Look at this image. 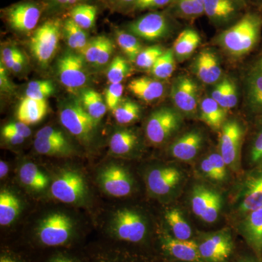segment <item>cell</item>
I'll return each instance as SVG.
<instances>
[{"instance_id": "cell-41", "label": "cell", "mask_w": 262, "mask_h": 262, "mask_svg": "<svg viewBox=\"0 0 262 262\" xmlns=\"http://www.w3.org/2000/svg\"><path fill=\"white\" fill-rule=\"evenodd\" d=\"M129 61L124 57L117 56L108 67L106 77L110 84L121 83L122 80L130 74Z\"/></svg>"}, {"instance_id": "cell-21", "label": "cell", "mask_w": 262, "mask_h": 262, "mask_svg": "<svg viewBox=\"0 0 262 262\" xmlns=\"http://www.w3.org/2000/svg\"><path fill=\"white\" fill-rule=\"evenodd\" d=\"M163 247L174 258L188 262H206L201 255L199 245L190 239H179L170 236H165Z\"/></svg>"}, {"instance_id": "cell-56", "label": "cell", "mask_w": 262, "mask_h": 262, "mask_svg": "<svg viewBox=\"0 0 262 262\" xmlns=\"http://www.w3.org/2000/svg\"><path fill=\"white\" fill-rule=\"evenodd\" d=\"M2 135L4 138L5 140L8 141L10 144L13 145H18V144H22L25 140V138L23 136L18 135L10 131L2 130Z\"/></svg>"}, {"instance_id": "cell-17", "label": "cell", "mask_w": 262, "mask_h": 262, "mask_svg": "<svg viewBox=\"0 0 262 262\" xmlns=\"http://www.w3.org/2000/svg\"><path fill=\"white\" fill-rule=\"evenodd\" d=\"M182 181V173L174 167H160L149 171L146 184L155 195L165 196L173 192Z\"/></svg>"}, {"instance_id": "cell-61", "label": "cell", "mask_w": 262, "mask_h": 262, "mask_svg": "<svg viewBox=\"0 0 262 262\" xmlns=\"http://www.w3.org/2000/svg\"><path fill=\"white\" fill-rule=\"evenodd\" d=\"M238 262H262V259L259 257H252V256H249V257H246L242 258L239 260Z\"/></svg>"}, {"instance_id": "cell-13", "label": "cell", "mask_w": 262, "mask_h": 262, "mask_svg": "<svg viewBox=\"0 0 262 262\" xmlns=\"http://www.w3.org/2000/svg\"><path fill=\"white\" fill-rule=\"evenodd\" d=\"M42 14L40 5L36 2L24 1L4 10V17L8 25L16 32H32L37 27Z\"/></svg>"}, {"instance_id": "cell-47", "label": "cell", "mask_w": 262, "mask_h": 262, "mask_svg": "<svg viewBox=\"0 0 262 262\" xmlns=\"http://www.w3.org/2000/svg\"><path fill=\"white\" fill-rule=\"evenodd\" d=\"M23 55L21 51L15 47L5 48L2 51L1 63L4 64L7 70H11L17 60Z\"/></svg>"}, {"instance_id": "cell-33", "label": "cell", "mask_w": 262, "mask_h": 262, "mask_svg": "<svg viewBox=\"0 0 262 262\" xmlns=\"http://www.w3.org/2000/svg\"><path fill=\"white\" fill-rule=\"evenodd\" d=\"M62 32L69 47L76 51H82L89 41L85 30L79 27L70 17L63 22Z\"/></svg>"}, {"instance_id": "cell-53", "label": "cell", "mask_w": 262, "mask_h": 262, "mask_svg": "<svg viewBox=\"0 0 262 262\" xmlns=\"http://www.w3.org/2000/svg\"><path fill=\"white\" fill-rule=\"evenodd\" d=\"M3 130L14 133L18 135L23 136L25 139L28 138L32 134V131L29 128V125L21 122L8 124L3 127Z\"/></svg>"}, {"instance_id": "cell-26", "label": "cell", "mask_w": 262, "mask_h": 262, "mask_svg": "<svg viewBox=\"0 0 262 262\" xmlns=\"http://www.w3.org/2000/svg\"><path fill=\"white\" fill-rule=\"evenodd\" d=\"M48 104L46 100L24 98L19 104L17 117L19 122L27 125L37 123L42 120L47 114Z\"/></svg>"}, {"instance_id": "cell-29", "label": "cell", "mask_w": 262, "mask_h": 262, "mask_svg": "<svg viewBox=\"0 0 262 262\" xmlns=\"http://www.w3.org/2000/svg\"><path fill=\"white\" fill-rule=\"evenodd\" d=\"M79 101L86 113L96 122L104 116L107 110V106L101 95L93 89L82 90Z\"/></svg>"}, {"instance_id": "cell-46", "label": "cell", "mask_w": 262, "mask_h": 262, "mask_svg": "<svg viewBox=\"0 0 262 262\" xmlns=\"http://www.w3.org/2000/svg\"><path fill=\"white\" fill-rule=\"evenodd\" d=\"M123 85L121 83H112L105 92V102L108 110L114 111L121 103Z\"/></svg>"}, {"instance_id": "cell-54", "label": "cell", "mask_w": 262, "mask_h": 262, "mask_svg": "<svg viewBox=\"0 0 262 262\" xmlns=\"http://www.w3.org/2000/svg\"><path fill=\"white\" fill-rule=\"evenodd\" d=\"M200 169L205 177L207 178L211 179V180L215 181V182H220V178L215 172L211 162L208 159V157L203 159L200 164Z\"/></svg>"}, {"instance_id": "cell-4", "label": "cell", "mask_w": 262, "mask_h": 262, "mask_svg": "<svg viewBox=\"0 0 262 262\" xmlns=\"http://www.w3.org/2000/svg\"><path fill=\"white\" fill-rule=\"evenodd\" d=\"M59 118L70 134L82 141L92 137L97 123L86 113L79 100L65 103L60 110Z\"/></svg>"}, {"instance_id": "cell-50", "label": "cell", "mask_w": 262, "mask_h": 262, "mask_svg": "<svg viewBox=\"0 0 262 262\" xmlns=\"http://www.w3.org/2000/svg\"><path fill=\"white\" fill-rule=\"evenodd\" d=\"M174 0H137L134 5L136 10H153L172 4Z\"/></svg>"}, {"instance_id": "cell-14", "label": "cell", "mask_w": 262, "mask_h": 262, "mask_svg": "<svg viewBox=\"0 0 262 262\" xmlns=\"http://www.w3.org/2000/svg\"><path fill=\"white\" fill-rule=\"evenodd\" d=\"M98 182L105 192L122 198L129 195L134 187V181L128 171L120 165H108L101 170Z\"/></svg>"}, {"instance_id": "cell-43", "label": "cell", "mask_w": 262, "mask_h": 262, "mask_svg": "<svg viewBox=\"0 0 262 262\" xmlns=\"http://www.w3.org/2000/svg\"><path fill=\"white\" fill-rule=\"evenodd\" d=\"M164 52L163 48L159 46H151L143 49L136 58V65L143 70H150Z\"/></svg>"}, {"instance_id": "cell-39", "label": "cell", "mask_w": 262, "mask_h": 262, "mask_svg": "<svg viewBox=\"0 0 262 262\" xmlns=\"http://www.w3.org/2000/svg\"><path fill=\"white\" fill-rule=\"evenodd\" d=\"M248 158L252 168H262V116L250 143Z\"/></svg>"}, {"instance_id": "cell-58", "label": "cell", "mask_w": 262, "mask_h": 262, "mask_svg": "<svg viewBox=\"0 0 262 262\" xmlns=\"http://www.w3.org/2000/svg\"><path fill=\"white\" fill-rule=\"evenodd\" d=\"M24 63H25V57L24 56V55H22V56L17 60L10 70H11L12 72H15V73H18V72H20V71L23 70Z\"/></svg>"}, {"instance_id": "cell-25", "label": "cell", "mask_w": 262, "mask_h": 262, "mask_svg": "<svg viewBox=\"0 0 262 262\" xmlns=\"http://www.w3.org/2000/svg\"><path fill=\"white\" fill-rule=\"evenodd\" d=\"M200 118L213 130H221L227 119V110L220 106L211 96L205 97L200 102Z\"/></svg>"}, {"instance_id": "cell-52", "label": "cell", "mask_w": 262, "mask_h": 262, "mask_svg": "<svg viewBox=\"0 0 262 262\" xmlns=\"http://www.w3.org/2000/svg\"><path fill=\"white\" fill-rule=\"evenodd\" d=\"M114 48L115 47H114L113 42H112L111 39L107 38L99 56H98L97 61L95 63V66L97 67H101L106 65L110 61L112 55H113Z\"/></svg>"}, {"instance_id": "cell-9", "label": "cell", "mask_w": 262, "mask_h": 262, "mask_svg": "<svg viewBox=\"0 0 262 262\" xmlns=\"http://www.w3.org/2000/svg\"><path fill=\"white\" fill-rule=\"evenodd\" d=\"M52 195L63 203H77L87 194V186L82 176L75 170L62 172L52 183Z\"/></svg>"}, {"instance_id": "cell-60", "label": "cell", "mask_w": 262, "mask_h": 262, "mask_svg": "<svg viewBox=\"0 0 262 262\" xmlns=\"http://www.w3.org/2000/svg\"><path fill=\"white\" fill-rule=\"evenodd\" d=\"M51 262H75L72 258L65 256H59L53 258Z\"/></svg>"}, {"instance_id": "cell-40", "label": "cell", "mask_w": 262, "mask_h": 262, "mask_svg": "<svg viewBox=\"0 0 262 262\" xmlns=\"http://www.w3.org/2000/svg\"><path fill=\"white\" fill-rule=\"evenodd\" d=\"M34 146L37 152L41 155H67L71 151V146L69 142H59L35 138Z\"/></svg>"}, {"instance_id": "cell-36", "label": "cell", "mask_w": 262, "mask_h": 262, "mask_svg": "<svg viewBox=\"0 0 262 262\" xmlns=\"http://www.w3.org/2000/svg\"><path fill=\"white\" fill-rule=\"evenodd\" d=\"M176 59L173 49L165 51L150 70L151 75L157 80H167L173 75L176 70Z\"/></svg>"}, {"instance_id": "cell-30", "label": "cell", "mask_w": 262, "mask_h": 262, "mask_svg": "<svg viewBox=\"0 0 262 262\" xmlns=\"http://www.w3.org/2000/svg\"><path fill=\"white\" fill-rule=\"evenodd\" d=\"M139 142L137 134L129 129H122L114 133L110 141V147L113 154L124 155L134 149Z\"/></svg>"}, {"instance_id": "cell-18", "label": "cell", "mask_w": 262, "mask_h": 262, "mask_svg": "<svg viewBox=\"0 0 262 262\" xmlns=\"http://www.w3.org/2000/svg\"><path fill=\"white\" fill-rule=\"evenodd\" d=\"M235 0H205L204 13L218 27L232 23L244 9Z\"/></svg>"}, {"instance_id": "cell-62", "label": "cell", "mask_w": 262, "mask_h": 262, "mask_svg": "<svg viewBox=\"0 0 262 262\" xmlns=\"http://www.w3.org/2000/svg\"><path fill=\"white\" fill-rule=\"evenodd\" d=\"M0 262H18V261H15L14 258L10 257V256H1V258H0Z\"/></svg>"}, {"instance_id": "cell-8", "label": "cell", "mask_w": 262, "mask_h": 262, "mask_svg": "<svg viewBox=\"0 0 262 262\" xmlns=\"http://www.w3.org/2000/svg\"><path fill=\"white\" fill-rule=\"evenodd\" d=\"M73 227L72 221L68 215L61 213H52L39 224L38 237L46 246H62L70 239Z\"/></svg>"}, {"instance_id": "cell-35", "label": "cell", "mask_w": 262, "mask_h": 262, "mask_svg": "<svg viewBox=\"0 0 262 262\" xmlns=\"http://www.w3.org/2000/svg\"><path fill=\"white\" fill-rule=\"evenodd\" d=\"M165 220L173 232L174 237L179 239H189L192 231L182 212L178 208H171L165 213Z\"/></svg>"}, {"instance_id": "cell-31", "label": "cell", "mask_w": 262, "mask_h": 262, "mask_svg": "<svg viewBox=\"0 0 262 262\" xmlns=\"http://www.w3.org/2000/svg\"><path fill=\"white\" fill-rule=\"evenodd\" d=\"M20 182L33 190L41 191L46 189L49 180L37 165L32 163L24 164L19 170Z\"/></svg>"}, {"instance_id": "cell-7", "label": "cell", "mask_w": 262, "mask_h": 262, "mask_svg": "<svg viewBox=\"0 0 262 262\" xmlns=\"http://www.w3.org/2000/svg\"><path fill=\"white\" fill-rule=\"evenodd\" d=\"M127 32L144 40L154 42L168 37L173 26L171 20L163 13H146L127 25Z\"/></svg>"}, {"instance_id": "cell-51", "label": "cell", "mask_w": 262, "mask_h": 262, "mask_svg": "<svg viewBox=\"0 0 262 262\" xmlns=\"http://www.w3.org/2000/svg\"><path fill=\"white\" fill-rule=\"evenodd\" d=\"M51 8L56 10L72 9L75 5L89 3L91 0H45Z\"/></svg>"}, {"instance_id": "cell-1", "label": "cell", "mask_w": 262, "mask_h": 262, "mask_svg": "<svg viewBox=\"0 0 262 262\" xmlns=\"http://www.w3.org/2000/svg\"><path fill=\"white\" fill-rule=\"evenodd\" d=\"M262 15L248 13L215 38V43L229 56L242 57L252 51L261 37Z\"/></svg>"}, {"instance_id": "cell-12", "label": "cell", "mask_w": 262, "mask_h": 262, "mask_svg": "<svg viewBox=\"0 0 262 262\" xmlns=\"http://www.w3.org/2000/svg\"><path fill=\"white\" fill-rule=\"evenodd\" d=\"M112 229L117 238L130 243L140 242L146 234L145 221L140 214L129 209L119 210L115 213Z\"/></svg>"}, {"instance_id": "cell-27", "label": "cell", "mask_w": 262, "mask_h": 262, "mask_svg": "<svg viewBox=\"0 0 262 262\" xmlns=\"http://www.w3.org/2000/svg\"><path fill=\"white\" fill-rule=\"evenodd\" d=\"M201 42V36L194 29L182 31L173 43V51L177 61L183 62L190 58Z\"/></svg>"}, {"instance_id": "cell-44", "label": "cell", "mask_w": 262, "mask_h": 262, "mask_svg": "<svg viewBox=\"0 0 262 262\" xmlns=\"http://www.w3.org/2000/svg\"><path fill=\"white\" fill-rule=\"evenodd\" d=\"M107 38L105 36H98L88 42L85 47L80 52L86 62L95 65Z\"/></svg>"}, {"instance_id": "cell-45", "label": "cell", "mask_w": 262, "mask_h": 262, "mask_svg": "<svg viewBox=\"0 0 262 262\" xmlns=\"http://www.w3.org/2000/svg\"><path fill=\"white\" fill-rule=\"evenodd\" d=\"M172 4L179 16L183 18H195L203 14L192 0H174Z\"/></svg>"}, {"instance_id": "cell-22", "label": "cell", "mask_w": 262, "mask_h": 262, "mask_svg": "<svg viewBox=\"0 0 262 262\" xmlns=\"http://www.w3.org/2000/svg\"><path fill=\"white\" fill-rule=\"evenodd\" d=\"M241 229L245 238L256 251L258 257L262 255V208L244 215Z\"/></svg>"}, {"instance_id": "cell-37", "label": "cell", "mask_w": 262, "mask_h": 262, "mask_svg": "<svg viewBox=\"0 0 262 262\" xmlns=\"http://www.w3.org/2000/svg\"><path fill=\"white\" fill-rule=\"evenodd\" d=\"M116 39L128 61L135 63L136 58L143 50L138 38L130 32L119 30L117 32Z\"/></svg>"}, {"instance_id": "cell-20", "label": "cell", "mask_w": 262, "mask_h": 262, "mask_svg": "<svg viewBox=\"0 0 262 262\" xmlns=\"http://www.w3.org/2000/svg\"><path fill=\"white\" fill-rule=\"evenodd\" d=\"M192 70L196 77L207 84L217 83L222 75L218 56L210 50H204L196 56Z\"/></svg>"}, {"instance_id": "cell-48", "label": "cell", "mask_w": 262, "mask_h": 262, "mask_svg": "<svg viewBox=\"0 0 262 262\" xmlns=\"http://www.w3.org/2000/svg\"><path fill=\"white\" fill-rule=\"evenodd\" d=\"M208 159L211 162L213 168H214L220 182H223L227 176V167L225 160L222 158L220 153H212L208 155Z\"/></svg>"}, {"instance_id": "cell-38", "label": "cell", "mask_w": 262, "mask_h": 262, "mask_svg": "<svg viewBox=\"0 0 262 262\" xmlns=\"http://www.w3.org/2000/svg\"><path fill=\"white\" fill-rule=\"evenodd\" d=\"M113 112L114 117L119 124L127 125L136 121L140 117L141 107L135 101L126 100L121 101Z\"/></svg>"}, {"instance_id": "cell-19", "label": "cell", "mask_w": 262, "mask_h": 262, "mask_svg": "<svg viewBox=\"0 0 262 262\" xmlns=\"http://www.w3.org/2000/svg\"><path fill=\"white\" fill-rule=\"evenodd\" d=\"M204 143L201 130H191L177 138L170 146V153L176 159L190 161L199 153Z\"/></svg>"}, {"instance_id": "cell-2", "label": "cell", "mask_w": 262, "mask_h": 262, "mask_svg": "<svg viewBox=\"0 0 262 262\" xmlns=\"http://www.w3.org/2000/svg\"><path fill=\"white\" fill-rule=\"evenodd\" d=\"M63 22L60 19H50L33 33L29 48L38 63L46 67L53 59L61 38Z\"/></svg>"}, {"instance_id": "cell-24", "label": "cell", "mask_w": 262, "mask_h": 262, "mask_svg": "<svg viewBox=\"0 0 262 262\" xmlns=\"http://www.w3.org/2000/svg\"><path fill=\"white\" fill-rule=\"evenodd\" d=\"M129 91L145 102H152L165 94V85L155 78L143 77L134 79L128 84Z\"/></svg>"}, {"instance_id": "cell-59", "label": "cell", "mask_w": 262, "mask_h": 262, "mask_svg": "<svg viewBox=\"0 0 262 262\" xmlns=\"http://www.w3.org/2000/svg\"><path fill=\"white\" fill-rule=\"evenodd\" d=\"M8 170H9L8 165H7L5 162L2 160V161L0 162V178H5L8 173Z\"/></svg>"}, {"instance_id": "cell-63", "label": "cell", "mask_w": 262, "mask_h": 262, "mask_svg": "<svg viewBox=\"0 0 262 262\" xmlns=\"http://www.w3.org/2000/svg\"><path fill=\"white\" fill-rule=\"evenodd\" d=\"M254 67L255 68L258 69V70H262V56L258 60V61L256 62Z\"/></svg>"}, {"instance_id": "cell-10", "label": "cell", "mask_w": 262, "mask_h": 262, "mask_svg": "<svg viewBox=\"0 0 262 262\" xmlns=\"http://www.w3.org/2000/svg\"><path fill=\"white\" fill-rule=\"evenodd\" d=\"M170 96L174 107L183 115L192 117L199 110V89L188 76L180 75L174 80Z\"/></svg>"}, {"instance_id": "cell-28", "label": "cell", "mask_w": 262, "mask_h": 262, "mask_svg": "<svg viewBox=\"0 0 262 262\" xmlns=\"http://www.w3.org/2000/svg\"><path fill=\"white\" fill-rule=\"evenodd\" d=\"M210 96L227 111L234 108L238 102L237 85L234 81L227 77L215 84Z\"/></svg>"}, {"instance_id": "cell-55", "label": "cell", "mask_w": 262, "mask_h": 262, "mask_svg": "<svg viewBox=\"0 0 262 262\" xmlns=\"http://www.w3.org/2000/svg\"><path fill=\"white\" fill-rule=\"evenodd\" d=\"M7 68L3 63L0 65V86H1L2 92L9 93L13 90V85L9 80L8 74H7Z\"/></svg>"}, {"instance_id": "cell-64", "label": "cell", "mask_w": 262, "mask_h": 262, "mask_svg": "<svg viewBox=\"0 0 262 262\" xmlns=\"http://www.w3.org/2000/svg\"><path fill=\"white\" fill-rule=\"evenodd\" d=\"M237 3H238L239 5H241V6L245 7L246 6V4H247V0H235Z\"/></svg>"}, {"instance_id": "cell-34", "label": "cell", "mask_w": 262, "mask_h": 262, "mask_svg": "<svg viewBox=\"0 0 262 262\" xmlns=\"http://www.w3.org/2000/svg\"><path fill=\"white\" fill-rule=\"evenodd\" d=\"M97 14V7L91 3L75 5L69 12V17L84 30L94 27Z\"/></svg>"}, {"instance_id": "cell-11", "label": "cell", "mask_w": 262, "mask_h": 262, "mask_svg": "<svg viewBox=\"0 0 262 262\" xmlns=\"http://www.w3.org/2000/svg\"><path fill=\"white\" fill-rule=\"evenodd\" d=\"M191 206L194 215L206 223L218 220L222 206V198L214 189L204 185H196L191 195Z\"/></svg>"}, {"instance_id": "cell-6", "label": "cell", "mask_w": 262, "mask_h": 262, "mask_svg": "<svg viewBox=\"0 0 262 262\" xmlns=\"http://www.w3.org/2000/svg\"><path fill=\"white\" fill-rule=\"evenodd\" d=\"M244 136L245 127L237 119L226 120L221 128L220 153L228 168H238Z\"/></svg>"}, {"instance_id": "cell-23", "label": "cell", "mask_w": 262, "mask_h": 262, "mask_svg": "<svg viewBox=\"0 0 262 262\" xmlns=\"http://www.w3.org/2000/svg\"><path fill=\"white\" fill-rule=\"evenodd\" d=\"M246 104L250 111L262 116V70L253 68L245 80Z\"/></svg>"}, {"instance_id": "cell-42", "label": "cell", "mask_w": 262, "mask_h": 262, "mask_svg": "<svg viewBox=\"0 0 262 262\" xmlns=\"http://www.w3.org/2000/svg\"><path fill=\"white\" fill-rule=\"evenodd\" d=\"M55 86L51 80H35L29 82L25 94L27 97L38 100L46 98L54 94Z\"/></svg>"}, {"instance_id": "cell-57", "label": "cell", "mask_w": 262, "mask_h": 262, "mask_svg": "<svg viewBox=\"0 0 262 262\" xmlns=\"http://www.w3.org/2000/svg\"><path fill=\"white\" fill-rule=\"evenodd\" d=\"M115 1L117 6L120 9L125 10L130 8V7H133V8H134V5L136 4L137 0H115Z\"/></svg>"}, {"instance_id": "cell-16", "label": "cell", "mask_w": 262, "mask_h": 262, "mask_svg": "<svg viewBox=\"0 0 262 262\" xmlns=\"http://www.w3.org/2000/svg\"><path fill=\"white\" fill-rule=\"evenodd\" d=\"M238 211L243 214L262 208V168H253L239 192Z\"/></svg>"}, {"instance_id": "cell-5", "label": "cell", "mask_w": 262, "mask_h": 262, "mask_svg": "<svg viewBox=\"0 0 262 262\" xmlns=\"http://www.w3.org/2000/svg\"><path fill=\"white\" fill-rule=\"evenodd\" d=\"M85 60L82 55L67 52L57 61V74L61 84L70 92L82 89L89 81Z\"/></svg>"}, {"instance_id": "cell-3", "label": "cell", "mask_w": 262, "mask_h": 262, "mask_svg": "<svg viewBox=\"0 0 262 262\" xmlns=\"http://www.w3.org/2000/svg\"><path fill=\"white\" fill-rule=\"evenodd\" d=\"M183 115L175 107L164 106L155 110L146 124L148 140L160 145L167 141L182 127Z\"/></svg>"}, {"instance_id": "cell-49", "label": "cell", "mask_w": 262, "mask_h": 262, "mask_svg": "<svg viewBox=\"0 0 262 262\" xmlns=\"http://www.w3.org/2000/svg\"><path fill=\"white\" fill-rule=\"evenodd\" d=\"M36 138L59 142H68L61 131L50 126L44 127L38 131L36 134Z\"/></svg>"}, {"instance_id": "cell-32", "label": "cell", "mask_w": 262, "mask_h": 262, "mask_svg": "<svg viewBox=\"0 0 262 262\" xmlns=\"http://www.w3.org/2000/svg\"><path fill=\"white\" fill-rule=\"evenodd\" d=\"M20 210V202L18 196L9 191L0 193V225L8 226L14 222Z\"/></svg>"}, {"instance_id": "cell-15", "label": "cell", "mask_w": 262, "mask_h": 262, "mask_svg": "<svg viewBox=\"0 0 262 262\" xmlns=\"http://www.w3.org/2000/svg\"><path fill=\"white\" fill-rule=\"evenodd\" d=\"M199 245V251L206 262H224L233 250L232 235L222 230L207 236Z\"/></svg>"}]
</instances>
